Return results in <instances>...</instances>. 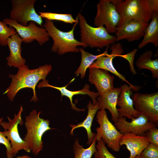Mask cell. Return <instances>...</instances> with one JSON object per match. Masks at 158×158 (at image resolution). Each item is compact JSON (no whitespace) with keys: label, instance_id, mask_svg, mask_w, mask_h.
<instances>
[{"label":"cell","instance_id":"27","mask_svg":"<svg viewBox=\"0 0 158 158\" xmlns=\"http://www.w3.org/2000/svg\"><path fill=\"white\" fill-rule=\"evenodd\" d=\"M17 33L15 29L8 26L5 22L0 20V45L2 46L7 45L8 39Z\"/></svg>","mask_w":158,"mask_h":158},{"label":"cell","instance_id":"32","mask_svg":"<svg viewBox=\"0 0 158 158\" xmlns=\"http://www.w3.org/2000/svg\"><path fill=\"white\" fill-rule=\"evenodd\" d=\"M138 51L137 49H134L131 52L129 53L120 56L128 60L129 62L130 68L131 72L134 74H136L137 73L134 68L133 64L134 59L135 55Z\"/></svg>","mask_w":158,"mask_h":158},{"label":"cell","instance_id":"19","mask_svg":"<svg viewBox=\"0 0 158 158\" xmlns=\"http://www.w3.org/2000/svg\"><path fill=\"white\" fill-rule=\"evenodd\" d=\"M48 80H42L38 84L37 87L39 88H40L42 87H49L59 90L61 93V97L63 96H65L69 98L70 101L72 109L77 111H85V109H81L77 108L76 107L75 104L73 103V97L74 95L79 94L87 95L92 98L93 104H95L97 102L96 98L99 96V94L97 92H96L90 91L89 89L90 86L87 84H86L84 85L83 88L81 90L72 91L69 90L66 88L68 85L64 87H56L49 84L48 83Z\"/></svg>","mask_w":158,"mask_h":158},{"label":"cell","instance_id":"10","mask_svg":"<svg viewBox=\"0 0 158 158\" xmlns=\"http://www.w3.org/2000/svg\"><path fill=\"white\" fill-rule=\"evenodd\" d=\"M23 111V107L21 105L18 114L17 115L14 114L13 119H11L8 116V122L2 121L0 124L4 130V131L2 132L3 133L10 141L12 153L14 156L21 150H24L28 153L31 151L26 142L20 137L18 131V125L20 124L21 126L23 123L21 117Z\"/></svg>","mask_w":158,"mask_h":158},{"label":"cell","instance_id":"3","mask_svg":"<svg viewBox=\"0 0 158 158\" xmlns=\"http://www.w3.org/2000/svg\"><path fill=\"white\" fill-rule=\"evenodd\" d=\"M41 111L37 113L33 110L29 115L26 117L24 125L27 132L23 140L27 143L29 148L35 155H37L43 148L42 136L45 132L51 129L49 121L40 117Z\"/></svg>","mask_w":158,"mask_h":158},{"label":"cell","instance_id":"13","mask_svg":"<svg viewBox=\"0 0 158 158\" xmlns=\"http://www.w3.org/2000/svg\"><path fill=\"white\" fill-rule=\"evenodd\" d=\"M128 122L126 117H119L114 125L122 134L131 133L143 135L145 133L151 128L157 127L158 125L149 121L144 115L140 114L136 118H133Z\"/></svg>","mask_w":158,"mask_h":158},{"label":"cell","instance_id":"34","mask_svg":"<svg viewBox=\"0 0 158 158\" xmlns=\"http://www.w3.org/2000/svg\"><path fill=\"white\" fill-rule=\"evenodd\" d=\"M31 157H30L28 155H23L22 156H18L16 158H31Z\"/></svg>","mask_w":158,"mask_h":158},{"label":"cell","instance_id":"16","mask_svg":"<svg viewBox=\"0 0 158 158\" xmlns=\"http://www.w3.org/2000/svg\"><path fill=\"white\" fill-rule=\"evenodd\" d=\"M121 90L120 87L114 88L99 94L97 98L99 110L108 109L114 123L117 122L119 118L117 104Z\"/></svg>","mask_w":158,"mask_h":158},{"label":"cell","instance_id":"15","mask_svg":"<svg viewBox=\"0 0 158 158\" xmlns=\"http://www.w3.org/2000/svg\"><path fill=\"white\" fill-rule=\"evenodd\" d=\"M121 92L118 98L117 107L119 117H126L129 119L138 117L141 114L137 111L134 106L130 96L132 89L129 85L125 84L121 86Z\"/></svg>","mask_w":158,"mask_h":158},{"label":"cell","instance_id":"2","mask_svg":"<svg viewBox=\"0 0 158 158\" xmlns=\"http://www.w3.org/2000/svg\"><path fill=\"white\" fill-rule=\"evenodd\" d=\"M75 19L76 21L72 29L68 32L61 30L55 26L52 21L45 19L43 27L49 37L53 41L51 51L62 55L69 52H79V46L87 47L85 44L76 40L74 37V30L78 23V14Z\"/></svg>","mask_w":158,"mask_h":158},{"label":"cell","instance_id":"8","mask_svg":"<svg viewBox=\"0 0 158 158\" xmlns=\"http://www.w3.org/2000/svg\"><path fill=\"white\" fill-rule=\"evenodd\" d=\"M2 21L14 28L24 43H30L35 40L42 46L49 40V37L45 29L38 26L34 22L30 21L27 26H24L10 18H5Z\"/></svg>","mask_w":158,"mask_h":158},{"label":"cell","instance_id":"14","mask_svg":"<svg viewBox=\"0 0 158 158\" xmlns=\"http://www.w3.org/2000/svg\"><path fill=\"white\" fill-rule=\"evenodd\" d=\"M148 23L135 19L128 20L116 28V41L125 39L128 42L139 40L144 35Z\"/></svg>","mask_w":158,"mask_h":158},{"label":"cell","instance_id":"24","mask_svg":"<svg viewBox=\"0 0 158 158\" xmlns=\"http://www.w3.org/2000/svg\"><path fill=\"white\" fill-rule=\"evenodd\" d=\"M79 49L81 54V61L75 74L76 76L80 75L81 78L83 79L85 76L87 69L98 57L103 54L104 52L97 55H94L85 51L83 48L79 47Z\"/></svg>","mask_w":158,"mask_h":158},{"label":"cell","instance_id":"20","mask_svg":"<svg viewBox=\"0 0 158 158\" xmlns=\"http://www.w3.org/2000/svg\"><path fill=\"white\" fill-rule=\"evenodd\" d=\"M22 42V39L17 32L8 39L7 44L10 52L6 59L7 65L9 67L13 66L19 68L25 65V59L21 55Z\"/></svg>","mask_w":158,"mask_h":158},{"label":"cell","instance_id":"12","mask_svg":"<svg viewBox=\"0 0 158 158\" xmlns=\"http://www.w3.org/2000/svg\"><path fill=\"white\" fill-rule=\"evenodd\" d=\"M107 47L104 54L98 57L89 67V68H99L110 72L118 76L123 81L127 83L135 91H138L142 87L135 86L129 83L122 75L119 73L115 69L113 64V59L116 56L122 55L124 51L123 48L120 43H115L112 44L111 47V52L108 54Z\"/></svg>","mask_w":158,"mask_h":158},{"label":"cell","instance_id":"35","mask_svg":"<svg viewBox=\"0 0 158 158\" xmlns=\"http://www.w3.org/2000/svg\"><path fill=\"white\" fill-rule=\"evenodd\" d=\"M133 158H141L140 156L137 155L135 156V157H134Z\"/></svg>","mask_w":158,"mask_h":158},{"label":"cell","instance_id":"25","mask_svg":"<svg viewBox=\"0 0 158 158\" xmlns=\"http://www.w3.org/2000/svg\"><path fill=\"white\" fill-rule=\"evenodd\" d=\"M95 138L90 146L86 149L83 148L79 142V139L77 138L73 145V149L75 153V158H91L97 151Z\"/></svg>","mask_w":158,"mask_h":158},{"label":"cell","instance_id":"28","mask_svg":"<svg viewBox=\"0 0 158 158\" xmlns=\"http://www.w3.org/2000/svg\"><path fill=\"white\" fill-rule=\"evenodd\" d=\"M97 142L96 145L97 150L94 154L95 158H117L108 151L102 139Z\"/></svg>","mask_w":158,"mask_h":158},{"label":"cell","instance_id":"21","mask_svg":"<svg viewBox=\"0 0 158 158\" xmlns=\"http://www.w3.org/2000/svg\"><path fill=\"white\" fill-rule=\"evenodd\" d=\"M88 112L87 116L82 122L77 125L70 124L71 128L70 133L73 135V131L75 129L80 127L84 128L86 130L88 137L87 144L88 145L91 144L95 139L96 134L92 132L91 130L92 122L96 113L99 110L98 103L93 104L90 100L87 106Z\"/></svg>","mask_w":158,"mask_h":158},{"label":"cell","instance_id":"4","mask_svg":"<svg viewBox=\"0 0 158 158\" xmlns=\"http://www.w3.org/2000/svg\"><path fill=\"white\" fill-rule=\"evenodd\" d=\"M80 41L91 48L102 49L116 42V36L109 33L104 26L94 27L90 25L85 17L78 14Z\"/></svg>","mask_w":158,"mask_h":158},{"label":"cell","instance_id":"9","mask_svg":"<svg viewBox=\"0 0 158 158\" xmlns=\"http://www.w3.org/2000/svg\"><path fill=\"white\" fill-rule=\"evenodd\" d=\"M97 9L94 25L97 27L104 26L109 34L116 33L120 19L116 6L109 0H100L97 5Z\"/></svg>","mask_w":158,"mask_h":158},{"label":"cell","instance_id":"23","mask_svg":"<svg viewBox=\"0 0 158 158\" xmlns=\"http://www.w3.org/2000/svg\"><path fill=\"white\" fill-rule=\"evenodd\" d=\"M153 56L152 51L147 50L140 55L136 64L139 69H147L151 71L154 79L158 78V59H151Z\"/></svg>","mask_w":158,"mask_h":158},{"label":"cell","instance_id":"29","mask_svg":"<svg viewBox=\"0 0 158 158\" xmlns=\"http://www.w3.org/2000/svg\"><path fill=\"white\" fill-rule=\"evenodd\" d=\"M141 158H158V146L150 144L142 151Z\"/></svg>","mask_w":158,"mask_h":158},{"label":"cell","instance_id":"7","mask_svg":"<svg viewBox=\"0 0 158 158\" xmlns=\"http://www.w3.org/2000/svg\"><path fill=\"white\" fill-rule=\"evenodd\" d=\"M36 0H11L12 9L10 18L18 23L27 26L28 23L33 21L42 27V18L35 10Z\"/></svg>","mask_w":158,"mask_h":158},{"label":"cell","instance_id":"26","mask_svg":"<svg viewBox=\"0 0 158 158\" xmlns=\"http://www.w3.org/2000/svg\"><path fill=\"white\" fill-rule=\"evenodd\" d=\"M39 15L42 18L50 20H59L66 23L73 24L76 21L70 14H61L49 12H39Z\"/></svg>","mask_w":158,"mask_h":158},{"label":"cell","instance_id":"18","mask_svg":"<svg viewBox=\"0 0 158 158\" xmlns=\"http://www.w3.org/2000/svg\"><path fill=\"white\" fill-rule=\"evenodd\" d=\"M89 80L94 84L99 94L114 88V77L108 71L101 69L89 68Z\"/></svg>","mask_w":158,"mask_h":158},{"label":"cell","instance_id":"30","mask_svg":"<svg viewBox=\"0 0 158 158\" xmlns=\"http://www.w3.org/2000/svg\"><path fill=\"white\" fill-rule=\"evenodd\" d=\"M3 118H0V124L2 121ZM0 143L4 145L6 149V154L7 158H13L11 145L10 141L7 139L2 132L0 131Z\"/></svg>","mask_w":158,"mask_h":158},{"label":"cell","instance_id":"6","mask_svg":"<svg viewBox=\"0 0 158 158\" xmlns=\"http://www.w3.org/2000/svg\"><path fill=\"white\" fill-rule=\"evenodd\" d=\"M96 120L99 125V127L96 129V141L102 139L109 148L116 152H118L121 147L119 140L123 134L121 133L109 120L105 110L97 111Z\"/></svg>","mask_w":158,"mask_h":158},{"label":"cell","instance_id":"17","mask_svg":"<svg viewBox=\"0 0 158 158\" xmlns=\"http://www.w3.org/2000/svg\"><path fill=\"white\" fill-rule=\"evenodd\" d=\"M150 143L145 136L131 133L123 134L119 142L121 146L125 145L129 151L130 154L129 158H133L137 155L140 156L142 151Z\"/></svg>","mask_w":158,"mask_h":158},{"label":"cell","instance_id":"5","mask_svg":"<svg viewBox=\"0 0 158 158\" xmlns=\"http://www.w3.org/2000/svg\"><path fill=\"white\" fill-rule=\"evenodd\" d=\"M120 19L118 26L126 21L135 19L148 23L154 12L149 0H126L116 6Z\"/></svg>","mask_w":158,"mask_h":158},{"label":"cell","instance_id":"22","mask_svg":"<svg viewBox=\"0 0 158 158\" xmlns=\"http://www.w3.org/2000/svg\"><path fill=\"white\" fill-rule=\"evenodd\" d=\"M143 38L138 46L141 49L149 43L156 47L158 46V11L154 12L151 21L145 28Z\"/></svg>","mask_w":158,"mask_h":158},{"label":"cell","instance_id":"1","mask_svg":"<svg viewBox=\"0 0 158 158\" xmlns=\"http://www.w3.org/2000/svg\"><path fill=\"white\" fill-rule=\"evenodd\" d=\"M52 68L51 65L48 64L32 70L25 65L18 68L16 74L9 75V77L12 78V82L4 94H6L10 100L12 101L17 93L20 90L30 88L33 90V95L30 102H36L38 99L35 92L36 86L40 80H46Z\"/></svg>","mask_w":158,"mask_h":158},{"label":"cell","instance_id":"11","mask_svg":"<svg viewBox=\"0 0 158 158\" xmlns=\"http://www.w3.org/2000/svg\"><path fill=\"white\" fill-rule=\"evenodd\" d=\"M132 99L135 109L148 120L158 125V92L133 94Z\"/></svg>","mask_w":158,"mask_h":158},{"label":"cell","instance_id":"33","mask_svg":"<svg viewBox=\"0 0 158 158\" xmlns=\"http://www.w3.org/2000/svg\"><path fill=\"white\" fill-rule=\"evenodd\" d=\"M109 1L116 6L119 4L123 0H109Z\"/></svg>","mask_w":158,"mask_h":158},{"label":"cell","instance_id":"31","mask_svg":"<svg viewBox=\"0 0 158 158\" xmlns=\"http://www.w3.org/2000/svg\"><path fill=\"white\" fill-rule=\"evenodd\" d=\"M143 135L147 138L150 143L158 146V129L157 127L151 128L145 132Z\"/></svg>","mask_w":158,"mask_h":158}]
</instances>
